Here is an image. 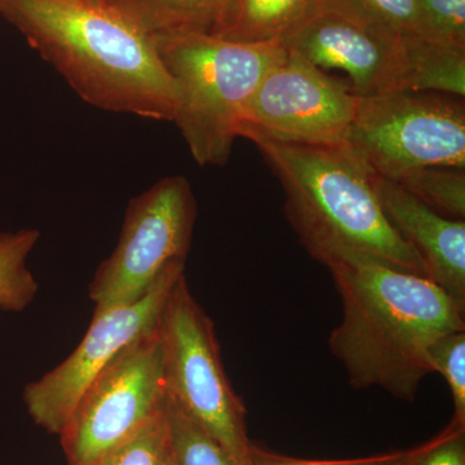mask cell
<instances>
[{"label":"cell","mask_w":465,"mask_h":465,"mask_svg":"<svg viewBox=\"0 0 465 465\" xmlns=\"http://www.w3.org/2000/svg\"><path fill=\"white\" fill-rule=\"evenodd\" d=\"M327 269L342 302L329 347L349 384L411 402L432 374L428 349L440 336L465 330V309L428 278L367 256L348 255Z\"/></svg>","instance_id":"obj_1"},{"label":"cell","mask_w":465,"mask_h":465,"mask_svg":"<svg viewBox=\"0 0 465 465\" xmlns=\"http://www.w3.org/2000/svg\"><path fill=\"white\" fill-rule=\"evenodd\" d=\"M0 16L94 108L173 121L176 85L149 35L106 3L0 0Z\"/></svg>","instance_id":"obj_2"},{"label":"cell","mask_w":465,"mask_h":465,"mask_svg":"<svg viewBox=\"0 0 465 465\" xmlns=\"http://www.w3.org/2000/svg\"><path fill=\"white\" fill-rule=\"evenodd\" d=\"M252 143L280 180L287 219L312 258L327 266L362 255L428 278L423 262L385 215L378 174L347 143Z\"/></svg>","instance_id":"obj_3"},{"label":"cell","mask_w":465,"mask_h":465,"mask_svg":"<svg viewBox=\"0 0 465 465\" xmlns=\"http://www.w3.org/2000/svg\"><path fill=\"white\" fill-rule=\"evenodd\" d=\"M150 38L176 85L171 122L198 166H225L247 104L287 48L282 42L237 43L210 34Z\"/></svg>","instance_id":"obj_4"},{"label":"cell","mask_w":465,"mask_h":465,"mask_svg":"<svg viewBox=\"0 0 465 465\" xmlns=\"http://www.w3.org/2000/svg\"><path fill=\"white\" fill-rule=\"evenodd\" d=\"M168 396L225 450L235 465H253L246 407L226 376L215 326L185 274L174 283L158 323Z\"/></svg>","instance_id":"obj_5"},{"label":"cell","mask_w":465,"mask_h":465,"mask_svg":"<svg viewBox=\"0 0 465 465\" xmlns=\"http://www.w3.org/2000/svg\"><path fill=\"white\" fill-rule=\"evenodd\" d=\"M345 143L394 183L424 168L465 170L464 97L409 90L360 97Z\"/></svg>","instance_id":"obj_6"},{"label":"cell","mask_w":465,"mask_h":465,"mask_svg":"<svg viewBox=\"0 0 465 465\" xmlns=\"http://www.w3.org/2000/svg\"><path fill=\"white\" fill-rule=\"evenodd\" d=\"M197 220V201L182 174L166 176L133 198L114 251L90 284L94 316L145 295L173 262H186Z\"/></svg>","instance_id":"obj_7"},{"label":"cell","mask_w":465,"mask_h":465,"mask_svg":"<svg viewBox=\"0 0 465 465\" xmlns=\"http://www.w3.org/2000/svg\"><path fill=\"white\" fill-rule=\"evenodd\" d=\"M167 399L157 324L125 345L82 394L60 434L67 463L94 465L163 411Z\"/></svg>","instance_id":"obj_8"},{"label":"cell","mask_w":465,"mask_h":465,"mask_svg":"<svg viewBox=\"0 0 465 465\" xmlns=\"http://www.w3.org/2000/svg\"><path fill=\"white\" fill-rule=\"evenodd\" d=\"M358 99L349 84L287 50L251 97L238 134L250 142L344 143Z\"/></svg>","instance_id":"obj_9"},{"label":"cell","mask_w":465,"mask_h":465,"mask_svg":"<svg viewBox=\"0 0 465 465\" xmlns=\"http://www.w3.org/2000/svg\"><path fill=\"white\" fill-rule=\"evenodd\" d=\"M183 269L185 262H171L142 299L94 316L75 351L56 369L26 385L24 401L34 423L60 436L82 394L101 370L125 345L157 327L171 290L183 277Z\"/></svg>","instance_id":"obj_10"},{"label":"cell","mask_w":465,"mask_h":465,"mask_svg":"<svg viewBox=\"0 0 465 465\" xmlns=\"http://www.w3.org/2000/svg\"><path fill=\"white\" fill-rule=\"evenodd\" d=\"M282 43L324 72H344L358 97L409 90L405 36L388 27L312 7Z\"/></svg>","instance_id":"obj_11"},{"label":"cell","mask_w":465,"mask_h":465,"mask_svg":"<svg viewBox=\"0 0 465 465\" xmlns=\"http://www.w3.org/2000/svg\"><path fill=\"white\" fill-rule=\"evenodd\" d=\"M385 215L415 251L428 278L465 309V223L440 215L400 183L378 176Z\"/></svg>","instance_id":"obj_12"},{"label":"cell","mask_w":465,"mask_h":465,"mask_svg":"<svg viewBox=\"0 0 465 465\" xmlns=\"http://www.w3.org/2000/svg\"><path fill=\"white\" fill-rule=\"evenodd\" d=\"M232 0H104L149 36L215 32Z\"/></svg>","instance_id":"obj_13"},{"label":"cell","mask_w":465,"mask_h":465,"mask_svg":"<svg viewBox=\"0 0 465 465\" xmlns=\"http://www.w3.org/2000/svg\"><path fill=\"white\" fill-rule=\"evenodd\" d=\"M313 0H232L213 36L237 43L283 42Z\"/></svg>","instance_id":"obj_14"},{"label":"cell","mask_w":465,"mask_h":465,"mask_svg":"<svg viewBox=\"0 0 465 465\" xmlns=\"http://www.w3.org/2000/svg\"><path fill=\"white\" fill-rule=\"evenodd\" d=\"M409 91L439 92L464 97L465 48L449 43L405 36Z\"/></svg>","instance_id":"obj_15"},{"label":"cell","mask_w":465,"mask_h":465,"mask_svg":"<svg viewBox=\"0 0 465 465\" xmlns=\"http://www.w3.org/2000/svg\"><path fill=\"white\" fill-rule=\"evenodd\" d=\"M36 229L0 232V311L23 312L38 293L27 258L38 243Z\"/></svg>","instance_id":"obj_16"},{"label":"cell","mask_w":465,"mask_h":465,"mask_svg":"<svg viewBox=\"0 0 465 465\" xmlns=\"http://www.w3.org/2000/svg\"><path fill=\"white\" fill-rule=\"evenodd\" d=\"M312 7L360 18L388 27L403 36H423L440 41L416 0H313Z\"/></svg>","instance_id":"obj_17"},{"label":"cell","mask_w":465,"mask_h":465,"mask_svg":"<svg viewBox=\"0 0 465 465\" xmlns=\"http://www.w3.org/2000/svg\"><path fill=\"white\" fill-rule=\"evenodd\" d=\"M94 465H177L166 407Z\"/></svg>","instance_id":"obj_18"},{"label":"cell","mask_w":465,"mask_h":465,"mask_svg":"<svg viewBox=\"0 0 465 465\" xmlns=\"http://www.w3.org/2000/svg\"><path fill=\"white\" fill-rule=\"evenodd\" d=\"M401 186L412 193L440 215L464 220L465 171L455 168H424L403 177Z\"/></svg>","instance_id":"obj_19"},{"label":"cell","mask_w":465,"mask_h":465,"mask_svg":"<svg viewBox=\"0 0 465 465\" xmlns=\"http://www.w3.org/2000/svg\"><path fill=\"white\" fill-rule=\"evenodd\" d=\"M166 414L177 465H235L225 450L170 396Z\"/></svg>","instance_id":"obj_20"},{"label":"cell","mask_w":465,"mask_h":465,"mask_svg":"<svg viewBox=\"0 0 465 465\" xmlns=\"http://www.w3.org/2000/svg\"><path fill=\"white\" fill-rule=\"evenodd\" d=\"M430 372H439L448 382L454 401V420L465 424V330L445 333L428 349Z\"/></svg>","instance_id":"obj_21"},{"label":"cell","mask_w":465,"mask_h":465,"mask_svg":"<svg viewBox=\"0 0 465 465\" xmlns=\"http://www.w3.org/2000/svg\"><path fill=\"white\" fill-rule=\"evenodd\" d=\"M400 465H465V424L452 419L430 442L403 451Z\"/></svg>","instance_id":"obj_22"},{"label":"cell","mask_w":465,"mask_h":465,"mask_svg":"<svg viewBox=\"0 0 465 465\" xmlns=\"http://www.w3.org/2000/svg\"><path fill=\"white\" fill-rule=\"evenodd\" d=\"M442 42L465 48V0H416Z\"/></svg>","instance_id":"obj_23"},{"label":"cell","mask_w":465,"mask_h":465,"mask_svg":"<svg viewBox=\"0 0 465 465\" xmlns=\"http://www.w3.org/2000/svg\"><path fill=\"white\" fill-rule=\"evenodd\" d=\"M251 454H252L253 465H400L403 451L353 459V460H305V459L274 454L252 443Z\"/></svg>","instance_id":"obj_24"},{"label":"cell","mask_w":465,"mask_h":465,"mask_svg":"<svg viewBox=\"0 0 465 465\" xmlns=\"http://www.w3.org/2000/svg\"><path fill=\"white\" fill-rule=\"evenodd\" d=\"M91 2L104 3V0H91Z\"/></svg>","instance_id":"obj_25"}]
</instances>
